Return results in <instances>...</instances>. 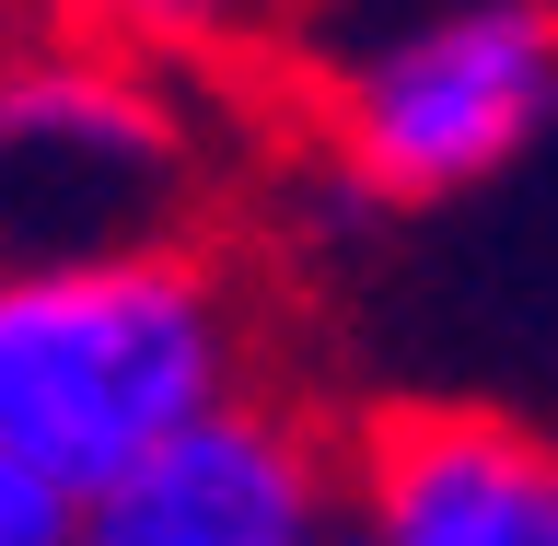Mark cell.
Wrapping results in <instances>:
<instances>
[{"mask_svg": "<svg viewBox=\"0 0 558 546\" xmlns=\"http://www.w3.org/2000/svg\"><path fill=\"white\" fill-rule=\"evenodd\" d=\"M0 546H70V500H47L35 477L0 465Z\"/></svg>", "mask_w": 558, "mask_h": 546, "instance_id": "obj_7", "label": "cell"}, {"mask_svg": "<svg viewBox=\"0 0 558 546\" xmlns=\"http://www.w3.org/2000/svg\"><path fill=\"white\" fill-rule=\"evenodd\" d=\"M338 442L361 546H558V430L500 396H396Z\"/></svg>", "mask_w": 558, "mask_h": 546, "instance_id": "obj_5", "label": "cell"}, {"mask_svg": "<svg viewBox=\"0 0 558 546\" xmlns=\"http://www.w3.org/2000/svg\"><path fill=\"white\" fill-rule=\"evenodd\" d=\"M221 129L209 94L82 35H0V268L209 233Z\"/></svg>", "mask_w": 558, "mask_h": 546, "instance_id": "obj_3", "label": "cell"}, {"mask_svg": "<svg viewBox=\"0 0 558 546\" xmlns=\"http://www.w3.org/2000/svg\"><path fill=\"white\" fill-rule=\"evenodd\" d=\"M256 384H279V314L221 233L0 268V465L70 512Z\"/></svg>", "mask_w": 558, "mask_h": 546, "instance_id": "obj_1", "label": "cell"}, {"mask_svg": "<svg viewBox=\"0 0 558 546\" xmlns=\"http://www.w3.org/2000/svg\"><path fill=\"white\" fill-rule=\"evenodd\" d=\"M314 0H35L47 35H82V47H117L140 70H174V82H268L279 47L303 35Z\"/></svg>", "mask_w": 558, "mask_h": 546, "instance_id": "obj_6", "label": "cell"}, {"mask_svg": "<svg viewBox=\"0 0 558 546\" xmlns=\"http://www.w3.org/2000/svg\"><path fill=\"white\" fill-rule=\"evenodd\" d=\"M349 523V442L338 418L256 384L186 442H163L140 477L70 512V546H326Z\"/></svg>", "mask_w": 558, "mask_h": 546, "instance_id": "obj_4", "label": "cell"}, {"mask_svg": "<svg viewBox=\"0 0 558 546\" xmlns=\"http://www.w3.org/2000/svg\"><path fill=\"white\" fill-rule=\"evenodd\" d=\"M268 82L338 221H442L558 139V0H314Z\"/></svg>", "mask_w": 558, "mask_h": 546, "instance_id": "obj_2", "label": "cell"}, {"mask_svg": "<svg viewBox=\"0 0 558 546\" xmlns=\"http://www.w3.org/2000/svg\"><path fill=\"white\" fill-rule=\"evenodd\" d=\"M326 546H361V535H349V523H338V535H326Z\"/></svg>", "mask_w": 558, "mask_h": 546, "instance_id": "obj_8", "label": "cell"}]
</instances>
